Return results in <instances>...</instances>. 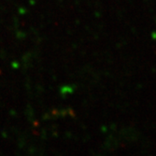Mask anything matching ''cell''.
Listing matches in <instances>:
<instances>
[{"label": "cell", "mask_w": 156, "mask_h": 156, "mask_svg": "<svg viewBox=\"0 0 156 156\" xmlns=\"http://www.w3.org/2000/svg\"><path fill=\"white\" fill-rule=\"evenodd\" d=\"M73 91H74V88L71 87V86H64L60 89L61 94L64 95V96L68 95V94H71V93H73Z\"/></svg>", "instance_id": "cell-1"}, {"label": "cell", "mask_w": 156, "mask_h": 156, "mask_svg": "<svg viewBox=\"0 0 156 156\" xmlns=\"http://www.w3.org/2000/svg\"><path fill=\"white\" fill-rule=\"evenodd\" d=\"M151 38L152 40H156V31H152V32L151 33Z\"/></svg>", "instance_id": "cell-2"}]
</instances>
